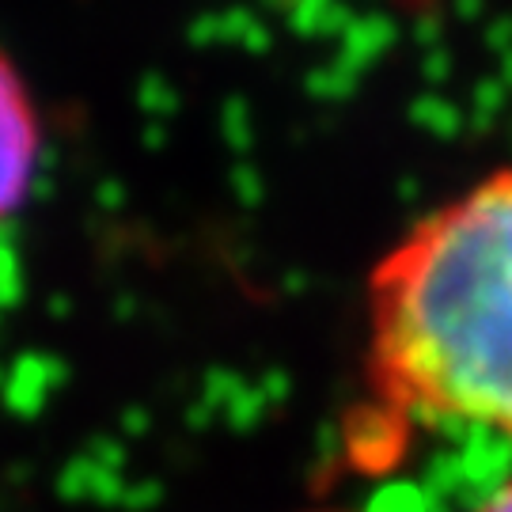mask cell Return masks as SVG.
<instances>
[{"label":"cell","mask_w":512,"mask_h":512,"mask_svg":"<svg viewBox=\"0 0 512 512\" xmlns=\"http://www.w3.org/2000/svg\"><path fill=\"white\" fill-rule=\"evenodd\" d=\"M368 319L387 403L512 444V171L440 205L387 251Z\"/></svg>","instance_id":"1"},{"label":"cell","mask_w":512,"mask_h":512,"mask_svg":"<svg viewBox=\"0 0 512 512\" xmlns=\"http://www.w3.org/2000/svg\"><path fill=\"white\" fill-rule=\"evenodd\" d=\"M42 126L16 65L0 54V220L12 217L35 186Z\"/></svg>","instance_id":"2"},{"label":"cell","mask_w":512,"mask_h":512,"mask_svg":"<svg viewBox=\"0 0 512 512\" xmlns=\"http://www.w3.org/2000/svg\"><path fill=\"white\" fill-rule=\"evenodd\" d=\"M478 512H512V486L509 490H501L497 497H490Z\"/></svg>","instance_id":"3"}]
</instances>
